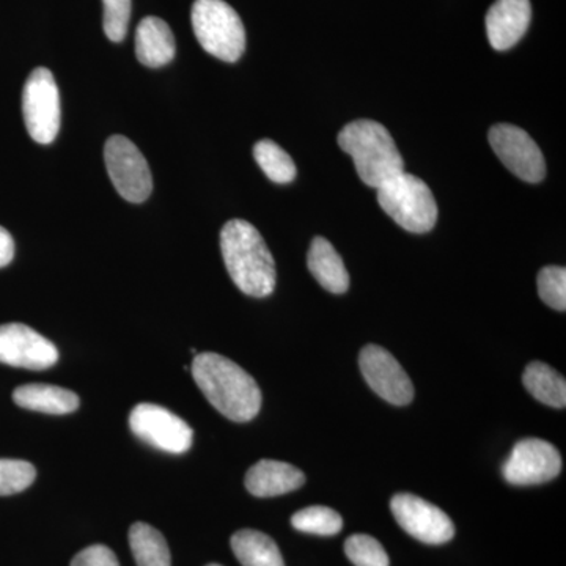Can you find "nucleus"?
I'll return each mask as SVG.
<instances>
[{
	"mask_svg": "<svg viewBox=\"0 0 566 566\" xmlns=\"http://www.w3.org/2000/svg\"><path fill=\"white\" fill-rule=\"evenodd\" d=\"M191 371L207 400L227 419L249 422L262 409V390L255 379L221 354H196Z\"/></svg>",
	"mask_w": 566,
	"mask_h": 566,
	"instance_id": "f257e3e1",
	"label": "nucleus"
},
{
	"mask_svg": "<svg viewBox=\"0 0 566 566\" xmlns=\"http://www.w3.org/2000/svg\"><path fill=\"white\" fill-rule=\"evenodd\" d=\"M221 251L234 285L252 297H266L275 289V263L259 230L243 219L223 226Z\"/></svg>",
	"mask_w": 566,
	"mask_h": 566,
	"instance_id": "f03ea898",
	"label": "nucleus"
},
{
	"mask_svg": "<svg viewBox=\"0 0 566 566\" xmlns=\"http://www.w3.org/2000/svg\"><path fill=\"white\" fill-rule=\"evenodd\" d=\"M342 150L352 156L360 180L378 189L390 178L405 172L403 156L385 125L374 120L348 123L338 134Z\"/></svg>",
	"mask_w": 566,
	"mask_h": 566,
	"instance_id": "7ed1b4c3",
	"label": "nucleus"
},
{
	"mask_svg": "<svg viewBox=\"0 0 566 566\" xmlns=\"http://www.w3.org/2000/svg\"><path fill=\"white\" fill-rule=\"evenodd\" d=\"M378 203L397 226L411 233H427L438 222V203L427 182L401 172L379 186Z\"/></svg>",
	"mask_w": 566,
	"mask_h": 566,
	"instance_id": "20e7f679",
	"label": "nucleus"
},
{
	"mask_svg": "<svg viewBox=\"0 0 566 566\" xmlns=\"http://www.w3.org/2000/svg\"><path fill=\"white\" fill-rule=\"evenodd\" d=\"M192 29L200 46L223 62L240 61L245 50V31L240 14L223 0H196Z\"/></svg>",
	"mask_w": 566,
	"mask_h": 566,
	"instance_id": "39448f33",
	"label": "nucleus"
},
{
	"mask_svg": "<svg viewBox=\"0 0 566 566\" xmlns=\"http://www.w3.org/2000/svg\"><path fill=\"white\" fill-rule=\"evenodd\" d=\"M22 115L33 140L41 145L55 140L61 129V93L50 70L35 69L25 81Z\"/></svg>",
	"mask_w": 566,
	"mask_h": 566,
	"instance_id": "423d86ee",
	"label": "nucleus"
},
{
	"mask_svg": "<svg viewBox=\"0 0 566 566\" xmlns=\"http://www.w3.org/2000/svg\"><path fill=\"white\" fill-rule=\"evenodd\" d=\"M104 161L112 185L123 199L132 203H142L150 197V167L139 148L128 137L111 136L104 147Z\"/></svg>",
	"mask_w": 566,
	"mask_h": 566,
	"instance_id": "0eeeda50",
	"label": "nucleus"
},
{
	"mask_svg": "<svg viewBox=\"0 0 566 566\" xmlns=\"http://www.w3.org/2000/svg\"><path fill=\"white\" fill-rule=\"evenodd\" d=\"M129 428L142 441L172 455H181L192 447V428L163 406L137 405L129 415Z\"/></svg>",
	"mask_w": 566,
	"mask_h": 566,
	"instance_id": "6e6552de",
	"label": "nucleus"
},
{
	"mask_svg": "<svg viewBox=\"0 0 566 566\" xmlns=\"http://www.w3.org/2000/svg\"><path fill=\"white\" fill-rule=\"evenodd\" d=\"M488 139L497 158L517 178L527 182H539L545 178V156L524 129L501 123L490 129Z\"/></svg>",
	"mask_w": 566,
	"mask_h": 566,
	"instance_id": "1a4fd4ad",
	"label": "nucleus"
},
{
	"mask_svg": "<svg viewBox=\"0 0 566 566\" xmlns=\"http://www.w3.org/2000/svg\"><path fill=\"white\" fill-rule=\"evenodd\" d=\"M562 471V457L556 447L543 439L528 438L517 442L502 468L510 485H542Z\"/></svg>",
	"mask_w": 566,
	"mask_h": 566,
	"instance_id": "9d476101",
	"label": "nucleus"
},
{
	"mask_svg": "<svg viewBox=\"0 0 566 566\" xmlns=\"http://www.w3.org/2000/svg\"><path fill=\"white\" fill-rule=\"evenodd\" d=\"M390 510L406 534L427 545H444L455 536L452 520L441 509L415 494L394 495Z\"/></svg>",
	"mask_w": 566,
	"mask_h": 566,
	"instance_id": "9b49d317",
	"label": "nucleus"
},
{
	"mask_svg": "<svg viewBox=\"0 0 566 566\" xmlns=\"http://www.w3.org/2000/svg\"><path fill=\"white\" fill-rule=\"evenodd\" d=\"M365 381L382 400L397 406L411 403L415 386L392 354L378 345H367L359 356Z\"/></svg>",
	"mask_w": 566,
	"mask_h": 566,
	"instance_id": "f8f14e48",
	"label": "nucleus"
},
{
	"mask_svg": "<svg viewBox=\"0 0 566 566\" xmlns=\"http://www.w3.org/2000/svg\"><path fill=\"white\" fill-rule=\"evenodd\" d=\"M59 352L52 342L21 323L0 326V364L28 370H46L57 364Z\"/></svg>",
	"mask_w": 566,
	"mask_h": 566,
	"instance_id": "ddd939ff",
	"label": "nucleus"
},
{
	"mask_svg": "<svg viewBox=\"0 0 566 566\" xmlns=\"http://www.w3.org/2000/svg\"><path fill=\"white\" fill-rule=\"evenodd\" d=\"M531 20V0H495L485 18L491 46L495 51L512 50L527 32Z\"/></svg>",
	"mask_w": 566,
	"mask_h": 566,
	"instance_id": "4468645a",
	"label": "nucleus"
},
{
	"mask_svg": "<svg viewBox=\"0 0 566 566\" xmlns=\"http://www.w3.org/2000/svg\"><path fill=\"white\" fill-rule=\"evenodd\" d=\"M244 483L255 497H275L300 490L305 483V475L283 461L262 460L249 469Z\"/></svg>",
	"mask_w": 566,
	"mask_h": 566,
	"instance_id": "2eb2a0df",
	"label": "nucleus"
},
{
	"mask_svg": "<svg viewBox=\"0 0 566 566\" xmlns=\"http://www.w3.org/2000/svg\"><path fill=\"white\" fill-rule=\"evenodd\" d=\"M177 44L172 29L161 18L147 17L136 31L137 61L148 69H161L174 61Z\"/></svg>",
	"mask_w": 566,
	"mask_h": 566,
	"instance_id": "dca6fc26",
	"label": "nucleus"
},
{
	"mask_svg": "<svg viewBox=\"0 0 566 566\" xmlns=\"http://www.w3.org/2000/svg\"><path fill=\"white\" fill-rule=\"evenodd\" d=\"M307 266L316 282L327 292L335 294L348 292L349 275L344 260L326 238L316 237L312 241L307 253Z\"/></svg>",
	"mask_w": 566,
	"mask_h": 566,
	"instance_id": "f3484780",
	"label": "nucleus"
},
{
	"mask_svg": "<svg viewBox=\"0 0 566 566\" xmlns=\"http://www.w3.org/2000/svg\"><path fill=\"white\" fill-rule=\"evenodd\" d=\"M13 401L29 411L43 415L65 416L80 408L81 400L76 394L63 387L51 385H25L13 392Z\"/></svg>",
	"mask_w": 566,
	"mask_h": 566,
	"instance_id": "a211bd4d",
	"label": "nucleus"
},
{
	"mask_svg": "<svg viewBox=\"0 0 566 566\" xmlns=\"http://www.w3.org/2000/svg\"><path fill=\"white\" fill-rule=\"evenodd\" d=\"M230 545L243 566H285L281 549L263 532L243 528L232 536Z\"/></svg>",
	"mask_w": 566,
	"mask_h": 566,
	"instance_id": "6ab92c4d",
	"label": "nucleus"
},
{
	"mask_svg": "<svg viewBox=\"0 0 566 566\" xmlns=\"http://www.w3.org/2000/svg\"><path fill=\"white\" fill-rule=\"evenodd\" d=\"M523 382L528 392L543 405L564 409L566 406V381L564 376L547 364L531 363L524 370Z\"/></svg>",
	"mask_w": 566,
	"mask_h": 566,
	"instance_id": "aec40b11",
	"label": "nucleus"
},
{
	"mask_svg": "<svg viewBox=\"0 0 566 566\" xmlns=\"http://www.w3.org/2000/svg\"><path fill=\"white\" fill-rule=\"evenodd\" d=\"M129 546L137 566H172L169 546L158 528L145 523L133 524Z\"/></svg>",
	"mask_w": 566,
	"mask_h": 566,
	"instance_id": "412c9836",
	"label": "nucleus"
},
{
	"mask_svg": "<svg viewBox=\"0 0 566 566\" xmlns=\"http://www.w3.org/2000/svg\"><path fill=\"white\" fill-rule=\"evenodd\" d=\"M253 156H255L260 169L271 181L277 182V185H286V182H292L296 178V166H294L292 156L282 147H279L275 142L270 139L260 140L253 147Z\"/></svg>",
	"mask_w": 566,
	"mask_h": 566,
	"instance_id": "4be33fe9",
	"label": "nucleus"
},
{
	"mask_svg": "<svg viewBox=\"0 0 566 566\" xmlns=\"http://www.w3.org/2000/svg\"><path fill=\"white\" fill-rule=\"evenodd\" d=\"M292 526L304 534L331 536L342 531L344 520L329 506L315 505L294 513Z\"/></svg>",
	"mask_w": 566,
	"mask_h": 566,
	"instance_id": "5701e85b",
	"label": "nucleus"
},
{
	"mask_svg": "<svg viewBox=\"0 0 566 566\" xmlns=\"http://www.w3.org/2000/svg\"><path fill=\"white\" fill-rule=\"evenodd\" d=\"M345 554L356 566H389L385 547L370 535L349 536L345 543Z\"/></svg>",
	"mask_w": 566,
	"mask_h": 566,
	"instance_id": "b1692460",
	"label": "nucleus"
},
{
	"mask_svg": "<svg viewBox=\"0 0 566 566\" xmlns=\"http://www.w3.org/2000/svg\"><path fill=\"white\" fill-rule=\"evenodd\" d=\"M538 294L543 303L558 312L566 311V270L546 266L538 274Z\"/></svg>",
	"mask_w": 566,
	"mask_h": 566,
	"instance_id": "393cba45",
	"label": "nucleus"
},
{
	"mask_svg": "<svg viewBox=\"0 0 566 566\" xmlns=\"http://www.w3.org/2000/svg\"><path fill=\"white\" fill-rule=\"evenodd\" d=\"M35 468L28 461L0 460V495H11L28 490L35 482Z\"/></svg>",
	"mask_w": 566,
	"mask_h": 566,
	"instance_id": "a878e982",
	"label": "nucleus"
},
{
	"mask_svg": "<svg viewBox=\"0 0 566 566\" xmlns=\"http://www.w3.org/2000/svg\"><path fill=\"white\" fill-rule=\"evenodd\" d=\"M103 28L107 39L114 43L125 40L132 18V0H103Z\"/></svg>",
	"mask_w": 566,
	"mask_h": 566,
	"instance_id": "bb28decb",
	"label": "nucleus"
},
{
	"mask_svg": "<svg viewBox=\"0 0 566 566\" xmlns=\"http://www.w3.org/2000/svg\"><path fill=\"white\" fill-rule=\"evenodd\" d=\"M71 566H120L109 547L93 545L85 547L71 560Z\"/></svg>",
	"mask_w": 566,
	"mask_h": 566,
	"instance_id": "cd10ccee",
	"label": "nucleus"
},
{
	"mask_svg": "<svg viewBox=\"0 0 566 566\" xmlns=\"http://www.w3.org/2000/svg\"><path fill=\"white\" fill-rule=\"evenodd\" d=\"M14 256V241L3 227H0V268L11 263Z\"/></svg>",
	"mask_w": 566,
	"mask_h": 566,
	"instance_id": "c85d7f7f",
	"label": "nucleus"
},
{
	"mask_svg": "<svg viewBox=\"0 0 566 566\" xmlns=\"http://www.w3.org/2000/svg\"><path fill=\"white\" fill-rule=\"evenodd\" d=\"M207 566H222V565L211 564V565H207Z\"/></svg>",
	"mask_w": 566,
	"mask_h": 566,
	"instance_id": "c756f323",
	"label": "nucleus"
}]
</instances>
